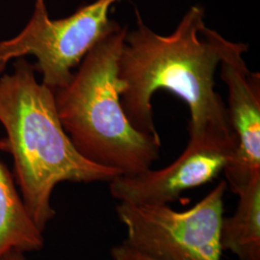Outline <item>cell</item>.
Returning a JSON list of instances; mask_svg holds the SVG:
<instances>
[{
	"label": "cell",
	"mask_w": 260,
	"mask_h": 260,
	"mask_svg": "<svg viewBox=\"0 0 260 260\" xmlns=\"http://www.w3.org/2000/svg\"><path fill=\"white\" fill-rule=\"evenodd\" d=\"M237 196L235 212L222 222V249L232 251L238 260H260V177Z\"/></svg>",
	"instance_id": "9"
},
{
	"label": "cell",
	"mask_w": 260,
	"mask_h": 260,
	"mask_svg": "<svg viewBox=\"0 0 260 260\" xmlns=\"http://www.w3.org/2000/svg\"><path fill=\"white\" fill-rule=\"evenodd\" d=\"M237 143L218 139L189 140L184 151L167 167L149 169L109 181L113 198L134 205H168L189 189L212 181L233 158Z\"/></svg>",
	"instance_id": "6"
},
{
	"label": "cell",
	"mask_w": 260,
	"mask_h": 260,
	"mask_svg": "<svg viewBox=\"0 0 260 260\" xmlns=\"http://www.w3.org/2000/svg\"><path fill=\"white\" fill-rule=\"evenodd\" d=\"M0 260H26L25 252L19 250H12L0 256Z\"/></svg>",
	"instance_id": "11"
},
{
	"label": "cell",
	"mask_w": 260,
	"mask_h": 260,
	"mask_svg": "<svg viewBox=\"0 0 260 260\" xmlns=\"http://www.w3.org/2000/svg\"><path fill=\"white\" fill-rule=\"evenodd\" d=\"M247 50L246 45L225 40L219 65L229 92L228 114L237 140L223 172L236 195L260 177V75L246 65L243 54Z\"/></svg>",
	"instance_id": "7"
},
{
	"label": "cell",
	"mask_w": 260,
	"mask_h": 260,
	"mask_svg": "<svg viewBox=\"0 0 260 260\" xmlns=\"http://www.w3.org/2000/svg\"><path fill=\"white\" fill-rule=\"evenodd\" d=\"M226 188V181L221 180L184 211H176L168 205L121 203L116 212L126 228L125 241L162 260H221Z\"/></svg>",
	"instance_id": "5"
},
{
	"label": "cell",
	"mask_w": 260,
	"mask_h": 260,
	"mask_svg": "<svg viewBox=\"0 0 260 260\" xmlns=\"http://www.w3.org/2000/svg\"><path fill=\"white\" fill-rule=\"evenodd\" d=\"M15 183L0 160V256L12 250L40 251L44 246L43 232L31 218Z\"/></svg>",
	"instance_id": "8"
},
{
	"label": "cell",
	"mask_w": 260,
	"mask_h": 260,
	"mask_svg": "<svg viewBox=\"0 0 260 260\" xmlns=\"http://www.w3.org/2000/svg\"><path fill=\"white\" fill-rule=\"evenodd\" d=\"M35 67L17 59L0 78V122L6 137L0 149L14 162V178L28 212L44 233L54 218V188L62 182L110 181L121 176L84 158L62 126L53 92L35 76Z\"/></svg>",
	"instance_id": "2"
},
{
	"label": "cell",
	"mask_w": 260,
	"mask_h": 260,
	"mask_svg": "<svg viewBox=\"0 0 260 260\" xmlns=\"http://www.w3.org/2000/svg\"><path fill=\"white\" fill-rule=\"evenodd\" d=\"M137 27L126 33L119 57L121 104L134 128L159 137L152 95L167 90L188 105L190 139L237 140L214 76L225 39L206 27L205 10L192 6L170 35L148 27L136 11Z\"/></svg>",
	"instance_id": "1"
},
{
	"label": "cell",
	"mask_w": 260,
	"mask_h": 260,
	"mask_svg": "<svg viewBox=\"0 0 260 260\" xmlns=\"http://www.w3.org/2000/svg\"><path fill=\"white\" fill-rule=\"evenodd\" d=\"M111 256L113 260H162L140 251L125 240L112 248Z\"/></svg>",
	"instance_id": "10"
},
{
	"label": "cell",
	"mask_w": 260,
	"mask_h": 260,
	"mask_svg": "<svg viewBox=\"0 0 260 260\" xmlns=\"http://www.w3.org/2000/svg\"><path fill=\"white\" fill-rule=\"evenodd\" d=\"M127 31L120 26L103 38L69 84L53 92L62 126L77 151L123 176L150 169L161 147L159 137L134 128L121 107L118 65Z\"/></svg>",
	"instance_id": "3"
},
{
	"label": "cell",
	"mask_w": 260,
	"mask_h": 260,
	"mask_svg": "<svg viewBox=\"0 0 260 260\" xmlns=\"http://www.w3.org/2000/svg\"><path fill=\"white\" fill-rule=\"evenodd\" d=\"M120 0H95L68 18L51 19L46 0H35L25 27L16 37L0 42V74L12 59L35 56V70L42 83L52 92L72 80V70L103 38L121 25L109 17L111 7Z\"/></svg>",
	"instance_id": "4"
}]
</instances>
